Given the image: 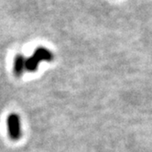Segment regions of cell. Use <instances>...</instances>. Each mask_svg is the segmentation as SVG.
Instances as JSON below:
<instances>
[{
	"mask_svg": "<svg viewBox=\"0 0 152 152\" xmlns=\"http://www.w3.org/2000/svg\"><path fill=\"white\" fill-rule=\"evenodd\" d=\"M7 132L9 137L12 140H18L21 137V127H20V118L17 114H11L7 119Z\"/></svg>",
	"mask_w": 152,
	"mask_h": 152,
	"instance_id": "cell-1",
	"label": "cell"
},
{
	"mask_svg": "<svg viewBox=\"0 0 152 152\" xmlns=\"http://www.w3.org/2000/svg\"><path fill=\"white\" fill-rule=\"evenodd\" d=\"M25 62H26V59L22 54H17L15 56L14 63H13V70H14L15 75L18 76V77L22 75L24 71L26 70Z\"/></svg>",
	"mask_w": 152,
	"mask_h": 152,
	"instance_id": "cell-2",
	"label": "cell"
},
{
	"mask_svg": "<svg viewBox=\"0 0 152 152\" xmlns=\"http://www.w3.org/2000/svg\"><path fill=\"white\" fill-rule=\"evenodd\" d=\"M33 56L40 62L41 61H51L53 60V54L50 50H49L46 48L39 47L37 48L33 53Z\"/></svg>",
	"mask_w": 152,
	"mask_h": 152,
	"instance_id": "cell-3",
	"label": "cell"
},
{
	"mask_svg": "<svg viewBox=\"0 0 152 152\" xmlns=\"http://www.w3.org/2000/svg\"><path fill=\"white\" fill-rule=\"evenodd\" d=\"M39 61L32 55L31 57L26 59V62H25V68L28 72H36L39 68Z\"/></svg>",
	"mask_w": 152,
	"mask_h": 152,
	"instance_id": "cell-4",
	"label": "cell"
}]
</instances>
